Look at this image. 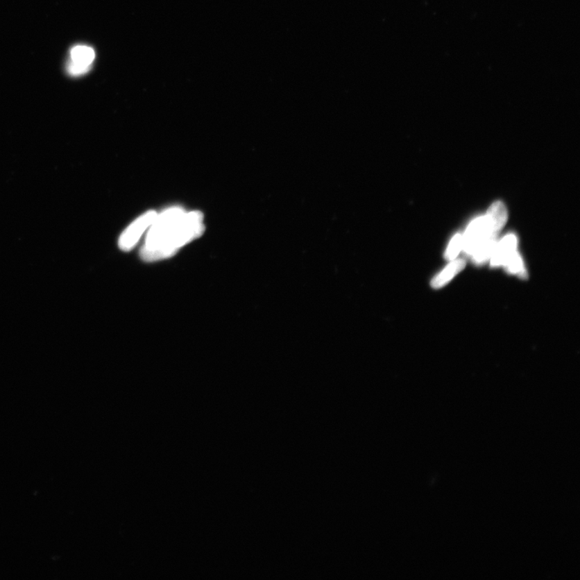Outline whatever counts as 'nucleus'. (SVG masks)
Listing matches in <instances>:
<instances>
[{
  "label": "nucleus",
  "mask_w": 580,
  "mask_h": 580,
  "mask_svg": "<svg viewBox=\"0 0 580 580\" xmlns=\"http://www.w3.org/2000/svg\"><path fill=\"white\" fill-rule=\"evenodd\" d=\"M96 58V53L91 47L86 46H77L71 50V62L84 65V66H92Z\"/></svg>",
  "instance_id": "nucleus-6"
},
{
  "label": "nucleus",
  "mask_w": 580,
  "mask_h": 580,
  "mask_svg": "<svg viewBox=\"0 0 580 580\" xmlns=\"http://www.w3.org/2000/svg\"><path fill=\"white\" fill-rule=\"evenodd\" d=\"M204 231L201 212H187L181 207L167 209L157 214L149 227L141 257L147 262L172 257L180 248L201 237Z\"/></svg>",
  "instance_id": "nucleus-1"
},
{
  "label": "nucleus",
  "mask_w": 580,
  "mask_h": 580,
  "mask_svg": "<svg viewBox=\"0 0 580 580\" xmlns=\"http://www.w3.org/2000/svg\"><path fill=\"white\" fill-rule=\"evenodd\" d=\"M510 273L516 274L521 278H527V270L524 267L523 262L517 250H515L506 259L503 264Z\"/></svg>",
  "instance_id": "nucleus-7"
},
{
  "label": "nucleus",
  "mask_w": 580,
  "mask_h": 580,
  "mask_svg": "<svg viewBox=\"0 0 580 580\" xmlns=\"http://www.w3.org/2000/svg\"><path fill=\"white\" fill-rule=\"evenodd\" d=\"M463 249V236L457 234L448 245L446 252V258L448 261H453L458 256V254Z\"/></svg>",
  "instance_id": "nucleus-8"
},
{
  "label": "nucleus",
  "mask_w": 580,
  "mask_h": 580,
  "mask_svg": "<svg viewBox=\"0 0 580 580\" xmlns=\"http://www.w3.org/2000/svg\"><path fill=\"white\" fill-rule=\"evenodd\" d=\"M507 219V210L502 202L494 203L484 216L475 219L468 225L463 236L465 254L472 257L483 242L491 238H497V234L506 223Z\"/></svg>",
  "instance_id": "nucleus-2"
},
{
  "label": "nucleus",
  "mask_w": 580,
  "mask_h": 580,
  "mask_svg": "<svg viewBox=\"0 0 580 580\" xmlns=\"http://www.w3.org/2000/svg\"><path fill=\"white\" fill-rule=\"evenodd\" d=\"M464 259H454L432 281V287L435 289L441 288L456 276L465 267Z\"/></svg>",
  "instance_id": "nucleus-5"
},
{
  "label": "nucleus",
  "mask_w": 580,
  "mask_h": 580,
  "mask_svg": "<svg viewBox=\"0 0 580 580\" xmlns=\"http://www.w3.org/2000/svg\"><path fill=\"white\" fill-rule=\"evenodd\" d=\"M518 239L513 234H507L501 241L497 243L491 257V266H503L506 259L517 250Z\"/></svg>",
  "instance_id": "nucleus-4"
},
{
  "label": "nucleus",
  "mask_w": 580,
  "mask_h": 580,
  "mask_svg": "<svg viewBox=\"0 0 580 580\" xmlns=\"http://www.w3.org/2000/svg\"><path fill=\"white\" fill-rule=\"evenodd\" d=\"M157 213L149 211L130 224L119 239V247L124 252L131 251L141 239L143 234L151 226Z\"/></svg>",
  "instance_id": "nucleus-3"
},
{
  "label": "nucleus",
  "mask_w": 580,
  "mask_h": 580,
  "mask_svg": "<svg viewBox=\"0 0 580 580\" xmlns=\"http://www.w3.org/2000/svg\"><path fill=\"white\" fill-rule=\"evenodd\" d=\"M91 68L92 66H84V65L69 62L68 63L67 71L69 74L72 75V76L77 77L87 74L91 71Z\"/></svg>",
  "instance_id": "nucleus-9"
}]
</instances>
